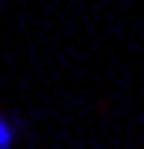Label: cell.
Wrapping results in <instances>:
<instances>
[{
	"label": "cell",
	"instance_id": "1",
	"mask_svg": "<svg viewBox=\"0 0 144 149\" xmlns=\"http://www.w3.org/2000/svg\"><path fill=\"white\" fill-rule=\"evenodd\" d=\"M20 139H25V119L0 109V149H20Z\"/></svg>",
	"mask_w": 144,
	"mask_h": 149
}]
</instances>
